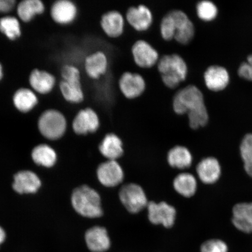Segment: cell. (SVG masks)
<instances>
[{
    "label": "cell",
    "instance_id": "obj_1",
    "mask_svg": "<svg viewBox=\"0 0 252 252\" xmlns=\"http://www.w3.org/2000/svg\"><path fill=\"white\" fill-rule=\"evenodd\" d=\"M173 108L178 115L188 113L189 125L193 129L204 127L209 122V114L202 93L194 86L179 90L173 99Z\"/></svg>",
    "mask_w": 252,
    "mask_h": 252
},
{
    "label": "cell",
    "instance_id": "obj_2",
    "mask_svg": "<svg viewBox=\"0 0 252 252\" xmlns=\"http://www.w3.org/2000/svg\"><path fill=\"white\" fill-rule=\"evenodd\" d=\"M163 83L174 89L185 80L188 75V66L184 59L177 54L164 55L157 63Z\"/></svg>",
    "mask_w": 252,
    "mask_h": 252
},
{
    "label": "cell",
    "instance_id": "obj_3",
    "mask_svg": "<svg viewBox=\"0 0 252 252\" xmlns=\"http://www.w3.org/2000/svg\"><path fill=\"white\" fill-rule=\"evenodd\" d=\"M71 203L75 211L87 218H98L102 215L98 193L88 186L75 189L72 194Z\"/></svg>",
    "mask_w": 252,
    "mask_h": 252
},
{
    "label": "cell",
    "instance_id": "obj_4",
    "mask_svg": "<svg viewBox=\"0 0 252 252\" xmlns=\"http://www.w3.org/2000/svg\"><path fill=\"white\" fill-rule=\"evenodd\" d=\"M39 131L44 137L50 140H56L64 134L67 122L58 110H46L40 116L38 121Z\"/></svg>",
    "mask_w": 252,
    "mask_h": 252
},
{
    "label": "cell",
    "instance_id": "obj_5",
    "mask_svg": "<svg viewBox=\"0 0 252 252\" xmlns=\"http://www.w3.org/2000/svg\"><path fill=\"white\" fill-rule=\"evenodd\" d=\"M171 18L174 39L181 44H188L193 38L194 27L184 11L174 9L168 12Z\"/></svg>",
    "mask_w": 252,
    "mask_h": 252
},
{
    "label": "cell",
    "instance_id": "obj_6",
    "mask_svg": "<svg viewBox=\"0 0 252 252\" xmlns=\"http://www.w3.org/2000/svg\"><path fill=\"white\" fill-rule=\"evenodd\" d=\"M121 202L129 212L137 213L147 206V198L143 189L134 184H128L119 193Z\"/></svg>",
    "mask_w": 252,
    "mask_h": 252
},
{
    "label": "cell",
    "instance_id": "obj_7",
    "mask_svg": "<svg viewBox=\"0 0 252 252\" xmlns=\"http://www.w3.org/2000/svg\"><path fill=\"white\" fill-rule=\"evenodd\" d=\"M149 219L156 225L161 224L171 228L174 224L176 212L174 207L165 202L156 203L151 201L147 205Z\"/></svg>",
    "mask_w": 252,
    "mask_h": 252
},
{
    "label": "cell",
    "instance_id": "obj_8",
    "mask_svg": "<svg viewBox=\"0 0 252 252\" xmlns=\"http://www.w3.org/2000/svg\"><path fill=\"white\" fill-rule=\"evenodd\" d=\"M131 53L135 64L141 68L152 67L159 59L157 50L144 40H137L133 44Z\"/></svg>",
    "mask_w": 252,
    "mask_h": 252
},
{
    "label": "cell",
    "instance_id": "obj_9",
    "mask_svg": "<svg viewBox=\"0 0 252 252\" xmlns=\"http://www.w3.org/2000/svg\"><path fill=\"white\" fill-rule=\"evenodd\" d=\"M119 86L122 93L129 99L137 98L146 90V81L141 75L131 72H125L119 79Z\"/></svg>",
    "mask_w": 252,
    "mask_h": 252
},
{
    "label": "cell",
    "instance_id": "obj_10",
    "mask_svg": "<svg viewBox=\"0 0 252 252\" xmlns=\"http://www.w3.org/2000/svg\"><path fill=\"white\" fill-rule=\"evenodd\" d=\"M99 127V119L93 109H82L72 122V128L78 134H87L97 131Z\"/></svg>",
    "mask_w": 252,
    "mask_h": 252
},
{
    "label": "cell",
    "instance_id": "obj_11",
    "mask_svg": "<svg viewBox=\"0 0 252 252\" xmlns=\"http://www.w3.org/2000/svg\"><path fill=\"white\" fill-rule=\"evenodd\" d=\"M97 176L101 184L106 187H114L121 184L124 175L121 166L116 160H109L100 164Z\"/></svg>",
    "mask_w": 252,
    "mask_h": 252
},
{
    "label": "cell",
    "instance_id": "obj_12",
    "mask_svg": "<svg viewBox=\"0 0 252 252\" xmlns=\"http://www.w3.org/2000/svg\"><path fill=\"white\" fill-rule=\"evenodd\" d=\"M126 20L135 30L144 31L149 29L152 25L153 16L149 7L141 4L127 9Z\"/></svg>",
    "mask_w": 252,
    "mask_h": 252
},
{
    "label": "cell",
    "instance_id": "obj_13",
    "mask_svg": "<svg viewBox=\"0 0 252 252\" xmlns=\"http://www.w3.org/2000/svg\"><path fill=\"white\" fill-rule=\"evenodd\" d=\"M196 171L198 178L203 184L212 185L219 180L221 167L215 158L207 157L198 163Z\"/></svg>",
    "mask_w": 252,
    "mask_h": 252
},
{
    "label": "cell",
    "instance_id": "obj_14",
    "mask_svg": "<svg viewBox=\"0 0 252 252\" xmlns=\"http://www.w3.org/2000/svg\"><path fill=\"white\" fill-rule=\"evenodd\" d=\"M232 222L239 231L252 234V203L236 204L232 210Z\"/></svg>",
    "mask_w": 252,
    "mask_h": 252
},
{
    "label": "cell",
    "instance_id": "obj_15",
    "mask_svg": "<svg viewBox=\"0 0 252 252\" xmlns=\"http://www.w3.org/2000/svg\"><path fill=\"white\" fill-rule=\"evenodd\" d=\"M77 8L73 2L68 0H60L53 4L51 17L55 23L67 25L74 21L77 17Z\"/></svg>",
    "mask_w": 252,
    "mask_h": 252
},
{
    "label": "cell",
    "instance_id": "obj_16",
    "mask_svg": "<svg viewBox=\"0 0 252 252\" xmlns=\"http://www.w3.org/2000/svg\"><path fill=\"white\" fill-rule=\"evenodd\" d=\"M204 77L207 87L213 91L224 90L229 82L228 71L219 65H213L208 68Z\"/></svg>",
    "mask_w": 252,
    "mask_h": 252
},
{
    "label": "cell",
    "instance_id": "obj_17",
    "mask_svg": "<svg viewBox=\"0 0 252 252\" xmlns=\"http://www.w3.org/2000/svg\"><path fill=\"white\" fill-rule=\"evenodd\" d=\"M84 68L88 76L95 80L105 74L108 68V58L105 53L97 51L87 56Z\"/></svg>",
    "mask_w": 252,
    "mask_h": 252
},
{
    "label": "cell",
    "instance_id": "obj_18",
    "mask_svg": "<svg viewBox=\"0 0 252 252\" xmlns=\"http://www.w3.org/2000/svg\"><path fill=\"white\" fill-rule=\"evenodd\" d=\"M100 26L104 32L110 37H118L124 33L125 20L118 11L113 10L102 15Z\"/></svg>",
    "mask_w": 252,
    "mask_h": 252
},
{
    "label": "cell",
    "instance_id": "obj_19",
    "mask_svg": "<svg viewBox=\"0 0 252 252\" xmlns=\"http://www.w3.org/2000/svg\"><path fill=\"white\" fill-rule=\"evenodd\" d=\"M40 186L41 182L38 176L33 172L21 171L14 176L13 189L18 193H35Z\"/></svg>",
    "mask_w": 252,
    "mask_h": 252
},
{
    "label": "cell",
    "instance_id": "obj_20",
    "mask_svg": "<svg viewBox=\"0 0 252 252\" xmlns=\"http://www.w3.org/2000/svg\"><path fill=\"white\" fill-rule=\"evenodd\" d=\"M88 249L93 252H104L109 250L110 241L106 230L100 226L88 229L86 234Z\"/></svg>",
    "mask_w": 252,
    "mask_h": 252
},
{
    "label": "cell",
    "instance_id": "obj_21",
    "mask_svg": "<svg viewBox=\"0 0 252 252\" xmlns=\"http://www.w3.org/2000/svg\"><path fill=\"white\" fill-rule=\"evenodd\" d=\"M30 83L32 88L40 94H47L53 90L55 85V78L46 71L34 69L31 72Z\"/></svg>",
    "mask_w": 252,
    "mask_h": 252
},
{
    "label": "cell",
    "instance_id": "obj_22",
    "mask_svg": "<svg viewBox=\"0 0 252 252\" xmlns=\"http://www.w3.org/2000/svg\"><path fill=\"white\" fill-rule=\"evenodd\" d=\"M99 151L106 158L116 160L124 153L122 142L118 135L112 133L107 134L100 144Z\"/></svg>",
    "mask_w": 252,
    "mask_h": 252
},
{
    "label": "cell",
    "instance_id": "obj_23",
    "mask_svg": "<svg viewBox=\"0 0 252 252\" xmlns=\"http://www.w3.org/2000/svg\"><path fill=\"white\" fill-rule=\"evenodd\" d=\"M13 103L19 111L27 113L37 105L38 99L32 91L28 88H21L14 94Z\"/></svg>",
    "mask_w": 252,
    "mask_h": 252
},
{
    "label": "cell",
    "instance_id": "obj_24",
    "mask_svg": "<svg viewBox=\"0 0 252 252\" xmlns=\"http://www.w3.org/2000/svg\"><path fill=\"white\" fill-rule=\"evenodd\" d=\"M173 187L181 196L191 197L196 193L197 182L193 175L189 173H182L174 179Z\"/></svg>",
    "mask_w": 252,
    "mask_h": 252
},
{
    "label": "cell",
    "instance_id": "obj_25",
    "mask_svg": "<svg viewBox=\"0 0 252 252\" xmlns=\"http://www.w3.org/2000/svg\"><path fill=\"white\" fill-rule=\"evenodd\" d=\"M168 161L173 168L184 169L191 166L193 157L187 148L176 146L169 151Z\"/></svg>",
    "mask_w": 252,
    "mask_h": 252
},
{
    "label": "cell",
    "instance_id": "obj_26",
    "mask_svg": "<svg viewBox=\"0 0 252 252\" xmlns=\"http://www.w3.org/2000/svg\"><path fill=\"white\" fill-rule=\"evenodd\" d=\"M45 5L39 0H25L18 5L19 17L25 23H28L37 15L42 14Z\"/></svg>",
    "mask_w": 252,
    "mask_h": 252
},
{
    "label": "cell",
    "instance_id": "obj_27",
    "mask_svg": "<svg viewBox=\"0 0 252 252\" xmlns=\"http://www.w3.org/2000/svg\"><path fill=\"white\" fill-rule=\"evenodd\" d=\"M60 89L63 96L69 102L78 103L84 99L81 81L62 80Z\"/></svg>",
    "mask_w": 252,
    "mask_h": 252
},
{
    "label": "cell",
    "instance_id": "obj_28",
    "mask_svg": "<svg viewBox=\"0 0 252 252\" xmlns=\"http://www.w3.org/2000/svg\"><path fill=\"white\" fill-rule=\"evenodd\" d=\"M32 157L36 164L47 168L54 165L57 159L55 150L46 144H41L34 148Z\"/></svg>",
    "mask_w": 252,
    "mask_h": 252
},
{
    "label": "cell",
    "instance_id": "obj_29",
    "mask_svg": "<svg viewBox=\"0 0 252 252\" xmlns=\"http://www.w3.org/2000/svg\"><path fill=\"white\" fill-rule=\"evenodd\" d=\"M0 31L9 40H15L21 36L20 23L14 17L7 16L0 19Z\"/></svg>",
    "mask_w": 252,
    "mask_h": 252
},
{
    "label": "cell",
    "instance_id": "obj_30",
    "mask_svg": "<svg viewBox=\"0 0 252 252\" xmlns=\"http://www.w3.org/2000/svg\"><path fill=\"white\" fill-rule=\"evenodd\" d=\"M240 154L244 163L245 171L252 177V134L246 135L242 140Z\"/></svg>",
    "mask_w": 252,
    "mask_h": 252
},
{
    "label": "cell",
    "instance_id": "obj_31",
    "mask_svg": "<svg viewBox=\"0 0 252 252\" xmlns=\"http://www.w3.org/2000/svg\"><path fill=\"white\" fill-rule=\"evenodd\" d=\"M198 17L205 21L214 20L218 14V9L213 2L210 1H200L197 5Z\"/></svg>",
    "mask_w": 252,
    "mask_h": 252
},
{
    "label": "cell",
    "instance_id": "obj_32",
    "mask_svg": "<svg viewBox=\"0 0 252 252\" xmlns=\"http://www.w3.org/2000/svg\"><path fill=\"white\" fill-rule=\"evenodd\" d=\"M200 252H228V247L224 241L212 239L201 245Z\"/></svg>",
    "mask_w": 252,
    "mask_h": 252
},
{
    "label": "cell",
    "instance_id": "obj_33",
    "mask_svg": "<svg viewBox=\"0 0 252 252\" xmlns=\"http://www.w3.org/2000/svg\"><path fill=\"white\" fill-rule=\"evenodd\" d=\"M63 80L81 81V73L79 69L72 65H65L62 69Z\"/></svg>",
    "mask_w": 252,
    "mask_h": 252
},
{
    "label": "cell",
    "instance_id": "obj_34",
    "mask_svg": "<svg viewBox=\"0 0 252 252\" xmlns=\"http://www.w3.org/2000/svg\"><path fill=\"white\" fill-rule=\"evenodd\" d=\"M248 62L242 63L239 68V76L245 80L252 81V55L249 56Z\"/></svg>",
    "mask_w": 252,
    "mask_h": 252
},
{
    "label": "cell",
    "instance_id": "obj_35",
    "mask_svg": "<svg viewBox=\"0 0 252 252\" xmlns=\"http://www.w3.org/2000/svg\"><path fill=\"white\" fill-rule=\"evenodd\" d=\"M16 2L14 0H0V12L6 13L13 9Z\"/></svg>",
    "mask_w": 252,
    "mask_h": 252
},
{
    "label": "cell",
    "instance_id": "obj_36",
    "mask_svg": "<svg viewBox=\"0 0 252 252\" xmlns=\"http://www.w3.org/2000/svg\"><path fill=\"white\" fill-rule=\"evenodd\" d=\"M6 238V234L4 230L0 226V245L4 242Z\"/></svg>",
    "mask_w": 252,
    "mask_h": 252
},
{
    "label": "cell",
    "instance_id": "obj_37",
    "mask_svg": "<svg viewBox=\"0 0 252 252\" xmlns=\"http://www.w3.org/2000/svg\"><path fill=\"white\" fill-rule=\"evenodd\" d=\"M2 77H3L2 67V65L1 64V63H0V81L1 80Z\"/></svg>",
    "mask_w": 252,
    "mask_h": 252
}]
</instances>
